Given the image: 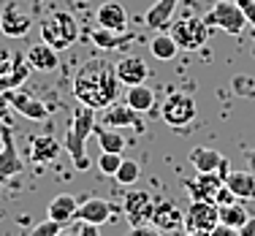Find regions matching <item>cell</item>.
<instances>
[{
  "instance_id": "6da1fadb",
  "label": "cell",
  "mask_w": 255,
  "mask_h": 236,
  "mask_svg": "<svg viewBox=\"0 0 255 236\" xmlns=\"http://www.w3.org/2000/svg\"><path fill=\"white\" fill-rule=\"evenodd\" d=\"M74 95L90 109H106L120 95V79L106 57H90L74 76Z\"/></svg>"
},
{
  "instance_id": "7a4b0ae2",
  "label": "cell",
  "mask_w": 255,
  "mask_h": 236,
  "mask_svg": "<svg viewBox=\"0 0 255 236\" xmlns=\"http://www.w3.org/2000/svg\"><path fill=\"white\" fill-rule=\"evenodd\" d=\"M95 125H98V119H95V109L79 104L76 112H74V119H71L68 125V133H65V152L71 155V163L79 168V171H87L90 168V160H87V152H84V141H87L90 133H95Z\"/></svg>"
},
{
  "instance_id": "3957f363",
  "label": "cell",
  "mask_w": 255,
  "mask_h": 236,
  "mask_svg": "<svg viewBox=\"0 0 255 236\" xmlns=\"http://www.w3.org/2000/svg\"><path fill=\"white\" fill-rule=\"evenodd\" d=\"M79 38V22L68 11H54V14L41 19V41L52 49L63 52Z\"/></svg>"
},
{
  "instance_id": "277c9868",
  "label": "cell",
  "mask_w": 255,
  "mask_h": 236,
  "mask_svg": "<svg viewBox=\"0 0 255 236\" xmlns=\"http://www.w3.org/2000/svg\"><path fill=\"white\" fill-rule=\"evenodd\" d=\"M168 33H171L174 41H177L179 49H187V52L201 49L206 41H209V25H206V19H201V16H193V14L177 19Z\"/></svg>"
},
{
  "instance_id": "5b68a950",
  "label": "cell",
  "mask_w": 255,
  "mask_h": 236,
  "mask_svg": "<svg viewBox=\"0 0 255 236\" xmlns=\"http://www.w3.org/2000/svg\"><path fill=\"white\" fill-rule=\"evenodd\" d=\"M206 25L209 27H220L231 35H239L247 27V16L242 14V8L236 5V0H217L212 5L209 16H206Z\"/></svg>"
},
{
  "instance_id": "8992f818",
  "label": "cell",
  "mask_w": 255,
  "mask_h": 236,
  "mask_svg": "<svg viewBox=\"0 0 255 236\" xmlns=\"http://www.w3.org/2000/svg\"><path fill=\"white\" fill-rule=\"evenodd\" d=\"M160 117L171 128H185L196 119V101L187 93H171L160 106Z\"/></svg>"
},
{
  "instance_id": "52a82bcc",
  "label": "cell",
  "mask_w": 255,
  "mask_h": 236,
  "mask_svg": "<svg viewBox=\"0 0 255 236\" xmlns=\"http://www.w3.org/2000/svg\"><path fill=\"white\" fill-rule=\"evenodd\" d=\"M30 25H33V19H30V14L25 8H22L19 3H5L3 11H0V35H8V38H25L30 33Z\"/></svg>"
},
{
  "instance_id": "ba28073f",
  "label": "cell",
  "mask_w": 255,
  "mask_h": 236,
  "mask_svg": "<svg viewBox=\"0 0 255 236\" xmlns=\"http://www.w3.org/2000/svg\"><path fill=\"white\" fill-rule=\"evenodd\" d=\"M220 223V207L215 201H190L185 215L187 231H212Z\"/></svg>"
},
{
  "instance_id": "9c48e42d",
  "label": "cell",
  "mask_w": 255,
  "mask_h": 236,
  "mask_svg": "<svg viewBox=\"0 0 255 236\" xmlns=\"http://www.w3.org/2000/svg\"><path fill=\"white\" fill-rule=\"evenodd\" d=\"M152 209H155V201L147 190H130L123 201V212H125L128 223H130V228L144 226V223L152 220Z\"/></svg>"
},
{
  "instance_id": "30bf717a",
  "label": "cell",
  "mask_w": 255,
  "mask_h": 236,
  "mask_svg": "<svg viewBox=\"0 0 255 236\" xmlns=\"http://www.w3.org/2000/svg\"><path fill=\"white\" fill-rule=\"evenodd\" d=\"M0 138H3V149H0V179H8L16 177V174L25 171V163H22L19 152H16V144H14V130L8 125H0Z\"/></svg>"
},
{
  "instance_id": "8fae6325",
  "label": "cell",
  "mask_w": 255,
  "mask_h": 236,
  "mask_svg": "<svg viewBox=\"0 0 255 236\" xmlns=\"http://www.w3.org/2000/svg\"><path fill=\"white\" fill-rule=\"evenodd\" d=\"M223 185H226V179L217 171H198L196 179H187L185 182V190L190 193L193 201H215Z\"/></svg>"
},
{
  "instance_id": "7c38bea8",
  "label": "cell",
  "mask_w": 255,
  "mask_h": 236,
  "mask_svg": "<svg viewBox=\"0 0 255 236\" xmlns=\"http://www.w3.org/2000/svg\"><path fill=\"white\" fill-rule=\"evenodd\" d=\"M5 95H8L11 109L19 112L22 117L35 119V122H46V119H49V109L44 106L41 98H35V95H30V93H22V90H8Z\"/></svg>"
},
{
  "instance_id": "4fadbf2b",
  "label": "cell",
  "mask_w": 255,
  "mask_h": 236,
  "mask_svg": "<svg viewBox=\"0 0 255 236\" xmlns=\"http://www.w3.org/2000/svg\"><path fill=\"white\" fill-rule=\"evenodd\" d=\"M152 226L157 231H182L185 228V212H182L174 201H157L152 209Z\"/></svg>"
},
{
  "instance_id": "5bb4252c",
  "label": "cell",
  "mask_w": 255,
  "mask_h": 236,
  "mask_svg": "<svg viewBox=\"0 0 255 236\" xmlns=\"http://www.w3.org/2000/svg\"><path fill=\"white\" fill-rule=\"evenodd\" d=\"M103 125L106 128H136V130H144V122L138 117L136 109H130L128 104H117L114 101L112 106L103 109Z\"/></svg>"
},
{
  "instance_id": "9a60e30c",
  "label": "cell",
  "mask_w": 255,
  "mask_h": 236,
  "mask_svg": "<svg viewBox=\"0 0 255 236\" xmlns=\"http://www.w3.org/2000/svg\"><path fill=\"white\" fill-rule=\"evenodd\" d=\"M95 19H98V27L114 30V33H125L128 30V11H125L123 3H117V0L101 3L98 11H95Z\"/></svg>"
},
{
  "instance_id": "2e32d148",
  "label": "cell",
  "mask_w": 255,
  "mask_h": 236,
  "mask_svg": "<svg viewBox=\"0 0 255 236\" xmlns=\"http://www.w3.org/2000/svg\"><path fill=\"white\" fill-rule=\"evenodd\" d=\"M112 212H114V207L109 201H103V198H87V201H82L76 207L74 220L76 223H93V226H103V223L112 220Z\"/></svg>"
},
{
  "instance_id": "e0dca14e",
  "label": "cell",
  "mask_w": 255,
  "mask_h": 236,
  "mask_svg": "<svg viewBox=\"0 0 255 236\" xmlns=\"http://www.w3.org/2000/svg\"><path fill=\"white\" fill-rule=\"evenodd\" d=\"M114 71H117L120 84H125V87L144 84V82H147V76H149L147 63H144L141 57H136V54H128V57H123L117 65H114Z\"/></svg>"
},
{
  "instance_id": "ac0fdd59",
  "label": "cell",
  "mask_w": 255,
  "mask_h": 236,
  "mask_svg": "<svg viewBox=\"0 0 255 236\" xmlns=\"http://www.w3.org/2000/svg\"><path fill=\"white\" fill-rule=\"evenodd\" d=\"M60 141H54L52 133L46 136H33L30 138V160L33 163H54L60 155Z\"/></svg>"
},
{
  "instance_id": "d6986e66",
  "label": "cell",
  "mask_w": 255,
  "mask_h": 236,
  "mask_svg": "<svg viewBox=\"0 0 255 236\" xmlns=\"http://www.w3.org/2000/svg\"><path fill=\"white\" fill-rule=\"evenodd\" d=\"M25 57H27V63H30V68L33 71H54L60 65V57H57V49H52L49 44H33L30 49L25 52Z\"/></svg>"
},
{
  "instance_id": "ffe728a7",
  "label": "cell",
  "mask_w": 255,
  "mask_h": 236,
  "mask_svg": "<svg viewBox=\"0 0 255 236\" xmlns=\"http://www.w3.org/2000/svg\"><path fill=\"white\" fill-rule=\"evenodd\" d=\"M30 63H27V57H25V52H14V65H11V71L5 74L3 79H0V93H8V90H19V84H25L27 82V76H30Z\"/></svg>"
},
{
  "instance_id": "44dd1931",
  "label": "cell",
  "mask_w": 255,
  "mask_h": 236,
  "mask_svg": "<svg viewBox=\"0 0 255 236\" xmlns=\"http://www.w3.org/2000/svg\"><path fill=\"white\" fill-rule=\"evenodd\" d=\"M179 0H155L152 5H149V11L144 14V22H147L149 30H163L168 25V19L174 16V11H177Z\"/></svg>"
},
{
  "instance_id": "7402d4cb",
  "label": "cell",
  "mask_w": 255,
  "mask_h": 236,
  "mask_svg": "<svg viewBox=\"0 0 255 236\" xmlns=\"http://www.w3.org/2000/svg\"><path fill=\"white\" fill-rule=\"evenodd\" d=\"M76 207H79V201L71 196V193H60V196H54L49 201L46 215H49V220H57V223H63V226H65L68 220H74Z\"/></svg>"
},
{
  "instance_id": "603a6c76",
  "label": "cell",
  "mask_w": 255,
  "mask_h": 236,
  "mask_svg": "<svg viewBox=\"0 0 255 236\" xmlns=\"http://www.w3.org/2000/svg\"><path fill=\"white\" fill-rule=\"evenodd\" d=\"M226 185L234 193V198H255V174L253 171H228Z\"/></svg>"
},
{
  "instance_id": "cb8c5ba5",
  "label": "cell",
  "mask_w": 255,
  "mask_h": 236,
  "mask_svg": "<svg viewBox=\"0 0 255 236\" xmlns=\"http://www.w3.org/2000/svg\"><path fill=\"white\" fill-rule=\"evenodd\" d=\"M190 163L196 171H220V166L226 163V157H223L217 149H209V147H196L190 152Z\"/></svg>"
},
{
  "instance_id": "d4e9b609",
  "label": "cell",
  "mask_w": 255,
  "mask_h": 236,
  "mask_svg": "<svg viewBox=\"0 0 255 236\" xmlns=\"http://www.w3.org/2000/svg\"><path fill=\"white\" fill-rule=\"evenodd\" d=\"M90 38H93V44L98 46V49H120V46H125L128 41H133V33H114V30H106V27H98L90 33Z\"/></svg>"
},
{
  "instance_id": "484cf974",
  "label": "cell",
  "mask_w": 255,
  "mask_h": 236,
  "mask_svg": "<svg viewBox=\"0 0 255 236\" xmlns=\"http://www.w3.org/2000/svg\"><path fill=\"white\" fill-rule=\"evenodd\" d=\"M125 104L130 109H136L138 114H144V112H149V109L155 106V93L147 87V84H133V87H128Z\"/></svg>"
},
{
  "instance_id": "4316f807",
  "label": "cell",
  "mask_w": 255,
  "mask_h": 236,
  "mask_svg": "<svg viewBox=\"0 0 255 236\" xmlns=\"http://www.w3.org/2000/svg\"><path fill=\"white\" fill-rule=\"evenodd\" d=\"M95 136H98L101 152H120L123 155L125 138H123V133H117V128H101V125H95Z\"/></svg>"
},
{
  "instance_id": "83f0119b",
  "label": "cell",
  "mask_w": 255,
  "mask_h": 236,
  "mask_svg": "<svg viewBox=\"0 0 255 236\" xmlns=\"http://www.w3.org/2000/svg\"><path fill=\"white\" fill-rule=\"evenodd\" d=\"M149 52H152L155 60H174L179 52V46H177V41L171 38V33H160L149 41Z\"/></svg>"
},
{
  "instance_id": "f1b7e54d",
  "label": "cell",
  "mask_w": 255,
  "mask_h": 236,
  "mask_svg": "<svg viewBox=\"0 0 255 236\" xmlns=\"http://www.w3.org/2000/svg\"><path fill=\"white\" fill-rule=\"evenodd\" d=\"M247 209L242 207V204H236V201H231V204H223L220 207V223H226V226L231 228H242L247 223Z\"/></svg>"
},
{
  "instance_id": "f546056e",
  "label": "cell",
  "mask_w": 255,
  "mask_h": 236,
  "mask_svg": "<svg viewBox=\"0 0 255 236\" xmlns=\"http://www.w3.org/2000/svg\"><path fill=\"white\" fill-rule=\"evenodd\" d=\"M138 177H141V166H138L136 160H125L123 157V163H120L114 179H117L120 185H133V182H138Z\"/></svg>"
},
{
  "instance_id": "4dcf8cb0",
  "label": "cell",
  "mask_w": 255,
  "mask_h": 236,
  "mask_svg": "<svg viewBox=\"0 0 255 236\" xmlns=\"http://www.w3.org/2000/svg\"><path fill=\"white\" fill-rule=\"evenodd\" d=\"M120 163H123V155H120V152H101V157H98L101 174H109V177H114V174H117Z\"/></svg>"
},
{
  "instance_id": "1f68e13d",
  "label": "cell",
  "mask_w": 255,
  "mask_h": 236,
  "mask_svg": "<svg viewBox=\"0 0 255 236\" xmlns=\"http://www.w3.org/2000/svg\"><path fill=\"white\" fill-rule=\"evenodd\" d=\"M60 231H63V223L49 220V217H46L44 223H38V226L33 228V234H30V236H57Z\"/></svg>"
},
{
  "instance_id": "d6a6232c",
  "label": "cell",
  "mask_w": 255,
  "mask_h": 236,
  "mask_svg": "<svg viewBox=\"0 0 255 236\" xmlns=\"http://www.w3.org/2000/svg\"><path fill=\"white\" fill-rule=\"evenodd\" d=\"M236 5H239L242 14L247 16V25L255 27V0H236Z\"/></svg>"
},
{
  "instance_id": "836d02e7",
  "label": "cell",
  "mask_w": 255,
  "mask_h": 236,
  "mask_svg": "<svg viewBox=\"0 0 255 236\" xmlns=\"http://www.w3.org/2000/svg\"><path fill=\"white\" fill-rule=\"evenodd\" d=\"M234 90H236L239 95H253V93H255V82H247V76H236Z\"/></svg>"
},
{
  "instance_id": "e575fe53",
  "label": "cell",
  "mask_w": 255,
  "mask_h": 236,
  "mask_svg": "<svg viewBox=\"0 0 255 236\" xmlns=\"http://www.w3.org/2000/svg\"><path fill=\"white\" fill-rule=\"evenodd\" d=\"M128 236H166V234H163V231H157L155 226H147V223H144V226H133Z\"/></svg>"
},
{
  "instance_id": "d590c367",
  "label": "cell",
  "mask_w": 255,
  "mask_h": 236,
  "mask_svg": "<svg viewBox=\"0 0 255 236\" xmlns=\"http://www.w3.org/2000/svg\"><path fill=\"white\" fill-rule=\"evenodd\" d=\"M209 236H239V228H231V226H226V223H217V226L209 231Z\"/></svg>"
},
{
  "instance_id": "8d00e7d4",
  "label": "cell",
  "mask_w": 255,
  "mask_h": 236,
  "mask_svg": "<svg viewBox=\"0 0 255 236\" xmlns=\"http://www.w3.org/2000/svg\"><path fill=\"white\" fill-rule=\"evenodd\" d=\"M11 65H14V52H0V79L11 71Z\"/></svg>"
},
{
  "instance_id": "74e56055",
  "label": "cell",
  "mask_w": 255,
  "mask_h": 236,
  "mask_svg": "<svg viewBox=\"0 0 255 236\" xmlns=\"http://www.w3.org/2000/svg\"><path fill=\"white\" fill-rule=\"evenodd\" d=\"M8 109H11V104H8V95L5 93H0V125H11V119H8Z\"/></svg>"
},
{
  "instance_id": "f35d334b",
  "label": "cell",
  "mask_w": 255,
  "mask_h": 236,
  "mask_svg": "<svg viewBox=\"0 0 255 236\" xmlns=\"http://www.w3.org/2000/svg\"><path fill=\"white\" fill-rule=\"evenodd\" d=\"M98 228H101V226H93V223H79L76 234H79V236H101Z\"/></svg>"
},
{
  "instance_id": "ab89813d",
  "label": "cell",
  "mask_w": 255,
  "mask_h": 236,
  "mask_svg": "<svg viewBox=\"0 0 255 236\" xmlns=\"http://www.w3.org/2000/svg\"><path fill=\"white\" fill-rule=\"evenodd\" d=\"M231 201H234V193L228 190V185H223L220 193H217V198H215V204H217V207H223V204H231Z\"/></svg>"
},
{
  "instance_id": "60d3db41",
  "label": "cell",
  "mask_w": 255,
  "mask_h": 236,
  "mask_svg": "<svg viewBox=\"0 0 255 236\" xmlns=\"http://www.w3.org/2000/svg\"><path fill=\"white\" fill-rule=\"evenodd\" d=\"M239 236H255V217H247V223L239 228Z\"/></svg>"
},
{
  "instance_id": "b9f144b4",
  "label": "cell",
  "mask_w": 255,
  "mask_h": 236,
  "mask_svg": "<svg viewBox=\"0 0 255 236\" xmlns=\"http://www.w3.org/2000/svg\"><path fill=\"white\" fill-rule=\"evenodd\" d=\"M245 160H247V166H250V171L255 174V149H247V152H245Z\"/></svg>"
},
{
  "instance_id": "7bdbcfd3",
  "label": "cell",
  "mask_w": 255,
  "mask_h": 236,
  "mask_svg": "<svg viewBox=\"0 0 255 236\" xmlns=\"http://www.w3.org/2000/svg\"><path fill=\"white\" fill-rule=\"evenodd\" d=\"M57 236H79V234L74 231V228H71V231H68V228H63V231H60Z\"/></svg>"
},
{
  "instance_id": "ee69618b",
  "label": "cell",
  "mask_w": 255,
  "mask_h": 236,
  "mask_svg": "<svg viewBox=\"0 0 255 236\" xmlns=\"http://www.w3.org/2000/svg\"><path fill=\"white\" fill-rule=\"evenodd\" d=\"M185 236H209V231H187Z\"/></svg>"
},
{
  "instance_id": "f6af8a7d",
  "label": "cell",
  "mask_w": 255,
  "mask_h": 236,
  "mask_svg": "<svg viewBox=\"0 0 255 236\" xmlns=\"http://www.w3.org/2000/svg\"><path fill=\"white\" fill-rule=\"evenodd\" d=\"M0 149H3V138H0Z\"/></svg>"
}]
</instances>
